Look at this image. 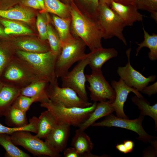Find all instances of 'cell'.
<instances>
[{"label":"cell","mask_w":157,"mask_h":157,"mask_svg":"<svg viewBox=\"0 0 157 157\" xmlns=\"http://www.w3.org/2000/svg\"><path fill=\"white\" fill-rule=\"evenodd\" d=\"M68 7L71 28L76 36L81 39L91 51L102 47L103 33L97 18L83 13L74 3Z\"/></svg>","instance_id":"cell-1"},{"label":"cell","mask_w":157,"mask_h":157,"mask_svg":"<svg viewBox=\"0 0 157 157\" xmlns=\"http://www.w3.org/2000/svg\"><path fill=\"white\" fill-rule=\"evenodd\" d=\"M0 79L5 84L20 89L33 82L45 81L17 56L11 58L0 76Z\"/></svg>","instance_id":"cell-2"},{"label":"cell","mask_w":157,"mask_h":157,"mask_svg":"<svg viewBox=\"0 0 157 157\" xmlns=\"http://www.w3.org/2000/svg\"><path fill=\"white\" fill-rule=\"evenodd\" d=\"M17 56L31 67L45 81L53 83L58 80L55 66L58 56L51 50L44 52L16 51Z\"/></svg>","instance_id":"cell-3"},{"label":"cell","mask_w":157,"mask_h":157,"mask_svg":"<svg viewBox=\"0 0 157 157\" xmlns=\"http://www.w3.org/2000/svg\"><path fill=\"white\" fill-rule=\"evenodd\" d=\"M86 46L81 39L72 35L62 42L61 52L57 57L55 66L57 78L65 75L74 64L86 57L87 54L85 53Z\"/></svg>","instance_id":"cell-4"},{"label":"cell","mask_w":157,"mask_h":157,"mask_svg":"<svg viewBox=\"0 0 157 157\" xmlns=\"http://www.w3.org/2000/svg\"><path fill=\"white\" fill-rule=\"evenodd\" d=\"M40 106L50 112L58 122L79 127L94 110L96 102L86 108L67 107L53 102L49 99L41 102Z\"/></svg>","instance_id":"cell-5"},{"label":"cell","mask_w":157,"mask_h":157,"mask_svg":"<svg viewBox=\"0 0 157 157\" xmlns=\"http://www.w3.org/2000/svg\"><path fill=\"white\" fill-rule=\"evenodd\" d=\"M97 19L103 32V38L106 40L115 37L127 45L123 33L124 24L106 3L99 1Z\"/></svg>","instance_id":"cell-6"},{"label":"cell","mask_w":157,"mask_h":157,"mask_svg":"<svg viewBox=\"0 0 157 157\" xmlns=\"http://www.w3.org/2000/svg\"><path fill=\"white\" fill-rule=\"evenodd\" d=\"M30 132L21 131H16L10 135L11 140L16 146L23 147L35 156H47L60 157V153L51 147L45 141L33 135Z\"/></svg>","instance_id":"cell-7"},{"label":"cell","mask_w":157,"mask_h":157,"mask_svg":"<svg viewBox=\"0 0 157 157\" xmlns=\"http://www.w3.org/2000/svg\"><path fill=\"white\" fill-rule=\"evenodd\" d=\"M106 116L104 120L94 122L92 126L124 128L136 133L139 135L137 139L144 142H149L153 144L156 141H153V137L149 135L144 129L142 122L144 116L143 115L140 114L137 118L132 120L119 117L111 114Z\"/></svg>","instance_id":"cell-8"},{"label":"cell","mask_w":157,"mask_h":157,"mask_svg":"<svg viewBox=\"0 0 157 157\" xmlns=\"http://www.w3.org/2000/svg\"><path fill=\"white\" fill-rule=\"evenodd\" d=\"M46 92L50 100L66 107L84 108L92 104L80 98L72 88L59 87L58 80L53 83H49Z\"/></svg>","instance_id":"cell-9"},{"label":"cell","mask_w":157,"mask_h":157,"mask_svg":"<svg viewBox=\"0 0 157 157\" xmlns=\"http://www.w3.org/2000/svg\"><path fill=\"white\" fill-rule=\"evenodd\" d=\"M86 81L89 86L91 100L94 102L109 100L112 103L115 97V92L112 86L106 80L101 70L92 71L90 74H86Z\"/></svg>","instance_id":"cell-10"},{"label":"cell","mask_w":157,"mask_h":157,"mask_svg":"<svg viewBox=\"0 0 157 157\" xmlns=\"http://www.w3.org/2000/svg\"><path fill=\"white\" fill-rule=\"evenodd\" d=\"M88 64L86 57L80 61L70 72L68 71L61 77L62 87L72 88L78 96L86 101L88 97L85 88L87 81L84 70Z\"/></svg>","instance_id":"cell-11"},{"label":"cell","mask_w":157,"mask_h":157,"mask_svg":"<svg viewBox=\"0 0 157 157\" xmlns=\"http://www.w3.org/2000/svg\"><path fill=\"white\" fill-rule=\"evenodd\" d=\"M131 50L130 48L126 51L127 63L124 66L118 67L117 73L127 85L142 92L143 89L150 83L156 80V76L155 75H152L146 77L132 67L130 61Z\"/></svg>","instance_id":"cell-12"},{"label":"cell","mask_w":157,"mask_h":157,"mask_svg":"<svg viewBox=\"0 0 157 157\" xmlns=\"http://www.w3.org/2000/svg\"><path fill=\"white\" fill-rule=\"evenodd\" d=\"M111 86L115 92V97L112 105L116 112L117 116L120 118L127 119L124 110V103L126 102L129 93L133 92L139 98L143 97L136 89L127 85L121 78L118 81H111Z\"/></svg>","instance_id":"cell-13"},{"label":"cell","mask_w":157,"mask_h":157,"mask_svg":"<svg viewBox=\"0 0 157 157\" xmlns=\"http://www.w3.org/2000/svg\"><path fill=\"white\" fill-rule=\"evenodd\" d=\"M70 126L57 122L45 141L56 151L60 153L66 148L70 135Z\"/></svg>","instance_id":"cell-14"},{"label":"cell","mask_w":157,"mask_h":157,"mask_svg":"<svg viewBox=\"0 0 157 157\" xmlns=\"http://www.w3.org/2000/svg\"><path fill=\"white\" fill-rule=\"evenodd\" d=\"M108 5L122 20L125 27L143 20V15L134 5H124L113 1Z\"/></svg>","instance_id":"cell-15"},{"label":"cell","mask_w":157,"mask_h":157,"mask_svg":"<svg viewBox=\"0 0 157 157\" xmlns=\"http://www.w3.org/2000/svg\"><path fill=\"white\" fill-rule=\"evenodd\" d=\"M118 52L115 48L103 47L94 49L87 54L86 57L92 71L101 70L104 64L111 58L117 57Z\"/></svg>","instance_id":"cell-16"},{"label":"cell","mask_w":157,"mask_h":157,"mask_svg":"<svg viewBox=\"0 0 157 157\" xmlns=\"http://www.w3.org/2000/svg\"><path fill=\"white\" fill-rule=\"evenodd\" d=\"M71 144L76 149L81 157H98L91 153L94 144L90 138L84 131L79 128L76 131Z\"/></svg>","instance_id":"cell-17"},{"label":"cell","mask_w":157,"mask_h":157,"mask_svg":"<svg viewBox=\"0 0 157 157\" xmlns=\"http://www.w3.org/2000/svg\"><path fill=\"white\" fill-rule=\"evenodd\" d=\"M112 102L109 100L99 102L97 103L93 111L88 118L78 127L84 131L99 119L111 114L115 111Z\"/></svg>","instance_id":"cell-18"},{"label":"cell","mask_w":157,"mask_h":157,"mask_svg":"<svg viewBox=\"0 0 157 157\" xmlns=\"http://www.w3.org/2000/svg\"><path fill=\"white\" fill-rule=\"evenodd\" d=\"M57 121L49 110L42 112L38 119L37 132L35 135L40 139H45L51 132Z\"/></svg>","instance_id":"cell-19"},{"label":"cell","mask_w":157,"mask_h":157,"mask_svg":"<svg viewBox=\"0 0 157 157\" xmlns=\"http://www.w3.org/2000/svg\"><path fill=\"white\" fill-rule=\"evenodd\" d=\"M20 89L5 85L0 91V117L4 116L20 95Z\"/></svg>","instance_id":"cell-20"},{"label":"cell","mask_w":157,"mask_h":157,"mask_svg":"<svg viewBox=\"0 0 157 157\" xmlns=\"http://www.w3.org/2000/svg\"><path fill=\"white\" fill-rule=\"evenodd\" d=\"M0 16L9 19L30 23L33 19L34 14L33 11L28 9L17 7L7 10L0 9Z\"/></svg>","instance_id":"cell-21"},{"label":"cell","mask_w":157,"mask_h":157,"mask_svg":"<svg viewBox=\"0 0 157 157\" xmlns=\"http://www.w3.org/2000/svg\"><path fill=\"white\" fill-rule=\"evenodd\" d=\"M26 113L12 106L4 115L6 124L13 127H20L28 124Z\"/></svg>","instance_id":"cell-22"},{"label":"cell","mask_w":157,"mask_h":157,"mask_svg":"<svg viewBox=\"0 0 157 157\" xmlns=\"http://www.w3.org/2000/svg\"><path fill=\"white\" fill-rule=\"evenodd\" d=\"M144 33V40L140 43L136 42L138 47L136 49V56H137L140 50L144 47H147L150 50L148 53V57L152 61L157 59V34L153 33L152 35L149 34L142 27Z\"/></svg>","instance_id":"cell-23"},{"label":"cell","mask_w":157,"mask_h":157,"mask_svg":"<svg viewBox=\"0 0 157 157\" xmlns=\"http://www.w3.org/2000/svg\"><path fill=\"white\" fill-rule=\"evenodd\" d=\"M17 49L16 51L40 53L50 51L49 45L34 40H19L14 44Z\"/></svg>","instance_id":"cell-24"},{"label":"cell","mask_w":157,"mask_h":157,"mask_svg":"<svg viewBox=\"0 0 157 157\" xmlns=\"http://www.w3.org/2000/svg\"><path fill=\"white\" fill-rule=\"evenodd\" d=\"M0 145L5 150L6 157H30V155L21 150L13 142L10 135L0 134Z\"/></svg>","instance_id":"cell-25"},{"label":"cell","mask_w":157,"mask_h":157,"mask_svg":"<svg viewBox=\"0 0 157 157\" xmlns=\"http://www.w3.org/2000/svg\"><path fill=\"white\" fill-rule=\"evenodd\" d=\"M49 83L44 81L33 82L20 89V95L32 97L41 96L49 99L46 92Z\"/></svg>","instance_id":"cell-26"},{"label":"cell","mask_w":157,"mask_h":157,"mask_svg":"<svg viewBox=\"0 0 157 157\" xmlns=\"http://www.w3.org/2000/svg\"><path fill=\"white\" fill-rule=\"evenodd\" d=\"M131 100L140 110V115L148 116L154 120L156 128L157 126V104L151 106L144 98H139L137 96L132 97Z\"/></svg>","instance_id":"cell-27"},{"label":"cell","mask_w":157,"mask_h":157,"mask_svg":"<svg viewBox=\"0 0 157 157\" xmlns=\"http://www.w3.org/2000/svg\"><path fill=\"white\" fill-rule=\"evenodd\" d=\"M45 9L44 11L53 14L63 18H71L68 6L58 0H44Z\"/></svg>","instance_id":"cell-28"},{"label":"cell","mask_w":157,"mask_h":157,"mask_svg":"<svg viewBox=\"0 0 157 157\" xmlns=\"http://www.w3.org/2000/svg\"><path fill=\"white\" fill-rule=\"evenodd\" d=\"M52 19L62 42L69 39L72 35L70 30L71 18H63L54 15Z\"/></svg>","instance_id":"cell-29"},{"label":"cell","mask_w":157,"mask_h":157,"mask_svg":"<svg viewBox=\"0 0 157 157\" xmlns=\"http://www.w3.org/2000/svg\"><path fill=\"white\" fill-rule=\"evenodd\" d=\"M49 99L41 96L29 97L19 95L15 99L12 106L26 113L34 102H41Z\"/></svg>","instance_id":"cell-30"},{"label":"cell","mask_w":157,"mask_h":157,"mask_svg":"<svg viewBox=\"0 0 157 157\" xmlns=\"http://www.w3.org/2000/svg\"><path fill=\"white\" fill-rule=\"evenodd\" d=\"M0 22L4 26L6 34H29L32 33L31 30L19 23L0 19Z\"/></svg>","instance_id":"cell-31"},{"label":"cell","mask_w":157,"mask_h":157,"mask_svg":"<svg viewBox=\"0 0 157 157\" xmlns=\"http://www.w3.org/2000/svg\"><path fill=\"white\" fill-rule=\"evenodd\" d=\"M38 118L33 116L29 120V123L26 126L20 127H9L3 125L0 123V134H6L10 135L16 131H25L36 133Z\"/></svg>","instance_id":"cell-32"},{"label":"cell","mask_w":157,"mask_h":157,"mask_svg":"<svg viewBox=\"0 0 157 157\" xmlns=\"http://www.w3.org/2000/svg\"><path fill=\"white\" fill-rule=\"evenodd\" d=\"M47 40L50 50L58 56L60 54L62 49V42L58 34L53 29L51 25L47 24Z\"/></svg>","instance_id":"cell-33"},{"label":"cell","mask_w":157,"mask_h":157,"mask_svg":"<svg viewBox=\"0 0 157 157\" xmlns=\"http://www.w3.org/2000/svg\"><path fill=\"white\" fill-rule=\"evenodd\" d=\"M138 10H146L157 22V0H136L134 4Z\"/></svg>","instance_id":"cell-34"},{"label":"cell","mask_w":157,"mask_h":157,"mask_svg":"<svg viewBox=\"0 0 157 157\" xmlns=\"http://www.w3.org/2000/svg\"><path fill=\"white\" fill-rule=\"evenodd\" d=\"M44 17L41 14L38 15L36 21V26L38 31L40 38L42 40H47V24Z\"/></svg>","instance_id":"cell-35"},{"label":"cell","mask_w":157,"mask_h":157,"mask_svg":"<svg viewBox=\"0 0 157 157\" xmlns=\"http://www.w3.org/2000/svg\"><path fill=\"white\" fill-rule=\"evenodd\" d=\"M13 56L9 55L6 49L0 46V76Z\"/></svg>","instance_id":"cell-36"},{"label":"cell","mask_w":157,"mask_h":157,"mask_svg":"<svg viewBox=\"0 0 157 157\" xmlns=\"http://www.w3.org/2000/svg\"><path fill=\"white\" fill-rule=\"evenodd\" d=\"M89 7L90 14L97 18L99 0H80Z\"/></svg>","instance_id":"cell-37"},{"label":"cell","mask_w":157,"mask_h":157,"mask_svg":"<svg viewBox=\"0 0 157 157\" xmlns=\"http://www.w3.org/2000/svg\"><path fill=\"white\" fill-rule=\"evenodd\" d=\"M63 151L65 157H81L76 149L72 147L65 148Z\"/></svg>","instance_id":"cell-38"},{"label":"cell","mask_w":157,"mask_h":157,"mask_svg":"<svg viewBox=\"0 0 157 157\" xmlns=\"http://www.w3.org/2000/svg\"><path fill=\"white\" fill-rule=\"evenodd\" d=\"M142 92L149 96L155 94L157 92V82L156 81L149 86H147L142 90Z\"/></svg>","instance_id":"cell-39"},{"label":"cell","mask_w":157,"mask_h":157,"mask_svg":"<svg viewBox=\"0 0 157 157\" xmlns=\"http://www.w3.org/2000/svg\"><path fill=\"white\" fill-rule=\"evenodd\" d=\"M21 3L24 6L37 9H41V6L37 0H22Z\"/></svg>","instance_id":"cell-40"},{"label":"cell","mask_w":157,"mask_h":157,"mask_svg":"<svg viewBox=\"0 0 157 157\" xmlns=\"http://www.w3.org/2000/svg\"><path fill=\"white\" fill-rule=\"evenodd\" d=\"M136 0H99V1L108 4L111 1L115 2L124 5H134Z\"/></svg>","instance_id":"cell-41"},{"label":"cell","mask_w":157,"mask_h":157,"mask_svg":"<svg viewBox=\"0 0 157 157\" xmlns=\"http://www.w3.org/2000/svg\"><path fill=\"white\" fill-rule=\"evenodd\" d=\"M123 144L128 152H132L134 146L133 142L131 140H125L124 141Z\"/></svg>","instance_id":"cell-42"},{"label":"cell","mask_w":157,"mask_h":157,"mask_svg":"<svg viewBox=\"0 0 157 157\" xmlns=\"http://www.w3.org/2000/svg\"><path fill=\"white\" fill-rule=\"evenodd\" d=\"M116 148L119 151L122 153L124 154L128 153L123 143L117 144L116 146Z\"/></svg>","instance_id":"cell-43"},{"label":"cell","mask_w":157,"mask_h":157,"mask_svg":"<svg viewBox=\"0 0 157 157\" xmlns=\"http://www.w3.org/2000/svg\"><path fill=\"white\" fill-rule=\"evenodd\" d=\"M37 1L39 3L41 8V9L44 11L45 10V8L44 0H37Z\"/></svg>","instance_id":"cell-44"},{"label":"cell","mask_w":157,"mask_h":157,"mask_svg":"<svg viewBox=\"0 0 157 157\" xmlns=\"http://www.w3.org/2000/svg\"><path fill=\"white\" fill-rule=\"evenodd\" d=\"M6 34L4 31L0 27V36H5Z\"/></svg>","instance_id":"cell-45"},{"label":"cell","mask_w":157,"mask_h":157,"mask_svg":"<svg viewBox=\"0 0 157 157\" xmlns=\"http://www.w3.org/2000/svg\"><path fill=\"white\" fill-rule=\"evenodd\" d=\"M3 82L0 79V91L2 88L5 85Z\"/></svg>","instance_id":"cell-46"},{"label":"cell","mask_w":157,"mask_h":157,"mask_svg":"<svg viewBox=\"0 0 157 157\" xmlns=\"http://www.w3.org/2000/svg\"><path fill=\"white\" fill-rule=\"evenodd\" d=\"M65 1H68V0H65Z\"/></svg>","instance_id":"cell-47"}]
</instances>
